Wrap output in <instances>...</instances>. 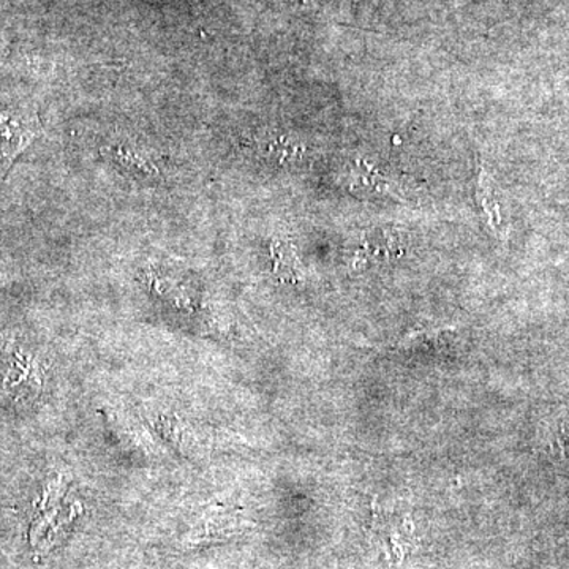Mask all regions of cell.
<instances>
[{
    "label": "cell",
    "instance_id": "cell-1",
    "mask_svg": "<svg viewBox=\"0 0 569 569\" xmlns=\"http://www.w3.org/2000/svg\"><path fill=\"white\" fill-rule=\"evenodd\" d=\"M477 200L490 230L500 234L503 230V216H501V206L498 203L496 182L481 163H479L477 176Z\"/></svg>",
    "mask_w": 569,
    "mask_h": 569
},
{
    "label": "cell",
    "instance_id": "cell-5",
    "mask_svg": "<svg viewBox=\"0 0 569 569\" xmlns=\"http://www.w3.org/2000/svg\"><path fill=\"white\" fill-rule=\"evenodd\" d=\"M306 151V144H302L301 141L293 140V138L284 137V134H282V137L272 138V140L268 141V144H266L268 156L280 164L299 162V160H302V157H305Z\"/></svg>",
    "mask_w": 569,
    "mask_h": 569
},
{
    "label": "cell",
    "instance_id": "cell-4",
    "mask_svg": "<svg viewBox=\"0 0 569 569\" xmlns=\"http://www.w3.org/2000/svg\"><path fill=\"white\" fill-rule=\"evenodd\" d=\"M28 138H31V133L20 121L0 114V162H10L24 148Z\"/></svg>",
    "mask_w": 569,
    "mask_h": 569
},
{
    "label": "cell",
    "instance_id": "cell-2",
    "mask_svg": "<svg viewBox=\"0 0 569 569\" xmlns=\"http://www.w3.org/2000/svg\"><path fill=\"white\" fill-rule=\"evenodd\" d=\"M353 187L355 190H365V192L377 194H392V197H400V187L396 186L395 181L387 178V174L381 173L378 168L366 160H358L356 162V170H353Z\"/></svg>",
    "mask_w": 569,
    "mask_h": 569
},
{
    "label": "cell",
    "instance_id": "cell-3",
    "mask_svg": "<svg viewBox=\"0 0 569 569\" xmlns=\"http://www.w3.org/2000/svg\"><path fill=\"white\" fill-rule=\"evenodd\" d=\"M103 153L130 173L144 176V178H159L160 176L159 168L151 159L129 146H110V148L103 149Z\"/></svg>",
    "mask_w": 569,
    "mask_h": 569
},
{
    "label": "cell",
    "instance_id": "cell-6",
    "mask_svg": "<svg viewBox=\"0 0 569 569\" xmlns=\"http://www.w3.org/2000/svg\"><path fill=\"white\" fill-rule=\"evenodd\" d=\"M272 257H274L276 272L288 280L298 279L299 264L296 260L293 247L284 242L272 244Z\"/></svg>",
    "mask_w": 569,
    "mask_h": 569
}]
</instances>
